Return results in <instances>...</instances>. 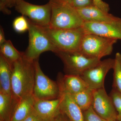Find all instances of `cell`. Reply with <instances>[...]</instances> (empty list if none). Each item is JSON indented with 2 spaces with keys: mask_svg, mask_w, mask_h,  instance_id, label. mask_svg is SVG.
<instances>
[{
  "mask_svg": "<svg viewBox=\"0 0 121 121\" xmlns=\"http://www.w3.org/2000/svg\"><path fill=\"white\" fill-rule=\"evenodd\" d=\"M41 26L56 48V52L79 51L81 41L85 34L82 27L70 29H59L51 28L48 26Z\"/></svg>",
  "mask_w": 121,
  "mask_h": 121,
  "instance_id": "cell-3",
  "label": "cell"
},
{
  "mask_svg": "<svg viewBox=\"0 0 121 121\" xmlns=\"http://www.w3.org/2000/svg\"><path fill=\"white\" fill-rule=\"evenodd\" d=\"M52 15L49 27L70 29L82 27L84 22L77 9L62 0H50Z\"/></svg>",
  "mask_w": 121,
  "mask_h": 121,
  "instance_id": "cell-2",
  "label": "cell"
},
{
  "mask_svg": "<svg viewBox=\"0 0 121 121\" xmlns=\"http://www.w3.org/2000/svg\"><path fill=\"white\" fill-rule=\"evenodd\" d=\"M35 100L32 95L20 100L15 106L10 121H22L25 119L34 110Z\"/></svg>",
  "mask_w": 121,
  "mask_h": 121,
  "instance_id": "cell-16",
  "label": "cell"
},
{
  "mask_svg": "<svg viewBox=\"0 0 121 121\" xmlns=\"http://www.w3.org/2000/svg\"><path fill=\"white\" fill-rule=\"evenodd\" d=\"M15 8L18 13L27 17L35 23L42 26L50 25L52 15V6L50 1L43 5H36L21 0Z\"/></svg>",
  "mask_w": 121,
  "mask_h": 121,
  "instance_id": "cell-8",
  "label": "cell"
},
{
  "mask_svg": "<svg viewBox=\"0 0 121 121\" xmlns=\"http://www.w3.org/2000/svg\"><path fill=\"white\" fill-rule=\"evenodd\" d=\"M93 4L103 11L109 12L110 10L109 4L102 0H92Z\"/></svg>",
  "mask_w": 121,
  "mask_h": 121,
  "instance_id": "cell-26",
  "label": "cell"
},
{
  "mask_svg": "<svg viewBox=\"0 0 121 121\" xmlns=\"http://www.w3.org/2000/svg\"><path fill=\"white\" fill-rule=\"evenodd\" d=\"M21 0H11L10 4H9V8H11L12 7H15L16 5L18 3L19 1Z\"/></svg>",
  "mask_w": 121,
  "mask_h": 121,
  "instance_id": "cell-31",
  "label": "cell"
},
{
  "mask_svg": "<svg viewBox=\"0 0 121 121\" xmlns=\"http://www.w3.org/2000/svg\"><path fill=\"white\" fill-rule=\"evenodd\" d=\"M71 95L82 112L88 109L92 106L94 94L93 90L90 88H87L79 93Z\"/></svg>",
  "mask_w": 121,
  "mask_h": 121,
  "instance_id": "cell-19",
  "label": "cell"
},
{
  "mask_svg": "<svg viewBox=\"0 0 121 121\" xmlns=\"http://www.w3.org/2000/svg\"><path fill=\"white\" fill-rule=\"evenodd\" d=\"M76 9L84 22L121 23V17L115 16L94 5Z\"/></svg>",
  "mask_w": 121,
  "mask_h": 121,
  "instance_id": "cell-12",
  "label": "cell"
},
{
  "mask_svg": "<svg viewBox=\"0 0 121 121\" xmlns=\"http://www.w3.org/2000/svg\"><path fill=\"white\" fill-rule=\"evenodd\" d=\"M55 53L62 61L64 71L67 74L81 75L101 61L87 57L79 51H57Z\"/></svg>",
  "mask_w": 121,
  "mask_h": 121,
  "instance_id": "cell-6",
  "label": "cell"
},
{
  "mask_svg": "<svg viewBox=\"0 0 121 121\" xmlns=\"http://www.w3.org/2000/svg\"><path fill=\"white\" fill-rule=\"evenodd\" d=\"M52 121H70L64 113L60 111V112L57 115Z\"/></svg>",
  "mask_w": 121,
  "mask_h": 121,
  "instance_id": "cell-29",
  "label": "cell"
},
{
  "mask_svg": "<svg viewBox=\"0 0 121 121\" xmlns=\"http://www.w3.org/2000/svg\"><path fill=\"white\" fill-rule=\"evenodd\" d=\"M78 9L94 5L92 0H62Z\"/></svg>",
  "mask_w": 121,
  "mask_h": 121,
  "instance_id": "cell-25",
  "label": "cell"
},
{
  "mask_svg": "<svg viewBox=\"0 0 121 121\" xmlns=\"http://www.w3.org/2000/svg\"><path fill=\"white\" fill-rule=\"evenodd\" d=\"M59 89L61 112L70 121H84L82 111L74 101L71 95L62 88L59 87Z\"/></svg>",
  "mask_w": 121,
  "mask_h": 121,
  "instance_id": "cell-14",
  "label": "cell"
},
{
  "mask_svg": "<svg viewBox=\"0 0 121 121\" xmlns=\"http://www.w3.org/2000/svg\"><path fill=\"white\" fill-rule=\"evenodd\" d=\"M117 40L108 39L94 34L85 33L79 47L81 53L89 58L100 60L112 52Z\"/></svg>",
  "mask_w": 121,
  "mask_h": 121,
  "instance_id": "cell-5",
  "label": "cell"
},
{
  "mask_svg": "<svg viewBox=\"0 0 121 121\" xmlns=\"http://www.w3.org/2000/svg\"><path fill=\"white\" fill-rule=\"evenodd\" d=\"M13 26L15 31L19 33H23L28 31L29 23L28 19L22 15L15 18L13 23Z\"/></svg>",
  "mask_w": 121,
  "mask_h": 121,
  "instance_id": "cell-22",
  "label": "cell"
},
{
  "mask_svg": "<svg viewBox=\"0 0 121 121\" xmlns=\"http://www.w3.org/2000/svg\"><path fill=\"white\" fill-rule=\"evenodd\" d=\"M28 19L29 25V44L26 51L23 52L24 57L28 60L34 61L39 59L43 52L47 51H51L54 53L56 52V48L41 26Z\"/></svg>",
  "mask_w": 121,
  "mask_h": 121,
  "instance_id": "cell-4",
  "label": "cell"
},
{
  "mask_svg": "<svg viewBox=\"0 0 121 121\" xmlns=\"http://www.w3.org/2000/svg\"><path fill=\"white\" fill-rule=\"evenodd\" d=\"M12 67L0 55V92L12 95Z\"/></svg>",
  "mask_w": 121,
  "mask_h": 121,
  "instance_id": "cell-17",
  "label": "cell"
},
{
  "mask_svg": "<svg viewBox=\"0 0 121 121\" xmlns=\"http://www.w3.org/2000/svg\"><path fill=\"white\" fill-rule=\"evenodd\" d=\"M11 0H0V10L4 14L9 15L11 12L9 9Z\"/></svg>",
  "mask_w": 121,
  "mask_h": 121,
  "instance_id": "cell-27",
  "label": "cell"
},
{
  "mask_svg": "<svg viewBox=\"0 0 121 121\" xmlns=\"http://www.w3.org/2000/svg\"><path fill=\"white\" fill-rule=\"evenodd\" d=\"M112 88L121 93V54L116 53L114 58Z\"/></svg>",
  "mask_w": 121,
  "mask_h": 121,
  "instance_id": "cell-21",
  "label": "cell"
},
{
  "mask_svg": "<svg viewBox=\"0 0 121 121\" xmlns=\"http://www.w3.org/2000/svg\"><path fill=\"white\" fill-rule=\"evenodd\" d=\"M57 82L59 86L71 95L79 93L89 88V86L80 75L60 73Z\"/></svg>",
  "mask_w": 121,
  "mask_h": 121,
  "instance_id": "cell-15",
  "label": "cell"
},
{
  "mask_svg": "<svg viewBox=\"0 0 121 121\" xmlns=\"http://www.w3.org/2000/svg\"><path fill=\"white\" fill-rule=\"evenodd\" d=\"M110 96L117 113V121H121V93L112 88Z\"/></svg>",
  "mask_w": 121,
  "mask_h": 121,
  "instance_id": "cell-23",
  "label": "cell"
},
{
  "mask_svg": "<svg viewBox=\"0 0 121 121\" xmlns=\"http://www.w3.org/2000/svg\"></svg>",
  "mask_w": 121,
  "mask_h": 121,
  "instance_id": "cell-32",
  "label": "cell"
},
{
  "mask_svg": "<svg viewBox=\"0 0 121 121\" xmlns=\"http://www.w3.org/2000/svg\"><path fill=\"white\" fill-rule=\"evenodd\" d=\"M22 121H43L33 110L29 115Z\"/></svg>",
  "mask_w": 121,
  "mask_h": 121,
  "instance_id": "cell-28",
  "label": "cell"
},
{
  "mask_svg": "<svg viewBox=\"0 0 121 121\" xmlns=\"http://www.w3.org/2000/svg\"><path fill=\"white\" fill-rule=\"evenodd\" d=\"M0 55L12 65L20 59L23 54V52H20L15 48L9 40L0 45Z\"/></svg>",
  "mask_w": 121,
  "mask_h": 121,
  "instance_id": "cell-20",
  "label": "cell"
},
{
  "mask_svg": "<svg viewBox=\"0 0 121 121\" xmlns=\"http://www.w3.org/2000/svg\"><path fill=\"white\" fill-rule=\"evenodd\" d=\"M60 99H35L34 110L43 121H52L60 112Z\"/></svg>",
  "mask_w": 121,
  "mask_h": 121,
  "instance_id": "cell-13",
  "label": "cell"
},
{
  "mask_svg": "<svg viewBox=\"0 0 121 121\" xmlns=\"http://www.w3.org/2000/svg\"><path fill=\"white\" fill-rule=\"evenodd\" d=\"M7 41L5 37L4 33L2 26L0 27V45L4 43Z\"/></svg>",
  "mask_w": 121,
  "mask_h": 121,
  "instance_id": "cell-30",
  "label": "cell"
},
{
  "mask_svg": "<svg viewBox=\"0 0 121 121\" xmlns=\"http://www.w3.org/2000/svg\"><path fill=\"white\" fill-rule=\"evenodd\" d=\"M84 121H108L102 118L95 111L92 106L83 112Z\"/></svg>",
  "mask_w": 121,
  "mask_h": 121,
  "instance_id": "cell-24",
  "label": "cell"
},
{
  "mask_svg": "<svg viewBox=\"0 0 121 121\" xmlns=\"http://www.w3.org/2000/svg\"><path fill=\"white\" fill-rule=\"evenodd\" d=\"M92 106L102 118L107 121H117V113L112 99L107 94L105 87L93 90Z\"/></svg>",
  "mask_w": 121,
  "mask_h": 121,
  "instance_id": "cell-10",
  "label": "cell"
},
{
  "mask_svg": "<svg viewBox=\"0 0 121 121\" xmlns=\"http://www.w3.org/2000/svg\"><path fill=\"white\" fill-rule=\"evenodd\" d=\"M12 95L15 104L22 99L33 95L35 82L34 61L24 56L12 65Z\"/></svg>",
  "mask_w": 121,
  "mask_h": 121,
  "instance_id": "cell-1",
  "label": "cell"
},
{
  "mask_svg": "<svg viewBox=\"0 0 121 121\" xmlns=\"http://www.w3.org/2000/svg\"><path fill=\"white\" fill-rule=\"evenodd\" d=\"M35 74L33 95L35 99H53L59 97L60 90L57 82L53 81L44 73L39 59L34 61Z\"/></svg>",
  "mask_w": 121,
  "mask_h": 121,
  "instance_id": "cell-7",
  "label": "cell"
},
{
  "mask_svg": "<svg viewBox=\"0 0 121 121\" xmlns=\"http://www.w3.org/2000/svg\"><path fill=\"white\" fill-rule=\"evenodd\" d=\"M82 27L85 33L121 40V23L84 22Z\"/></svg>",
  "mask_w": 121,
  "mask_h": 121,
  "instance_id": "cell-11",
  "label": "cell"
},
{
  "mask_svg": "<svg viewBox=\"0 0 121 121\" xmlns=\"http://www.w3.org/2000/svg\"><path fill=\"white\" fill-rule=\"evenodd\" d=\"M16 105L12 95L0 92V121H10Z\"/></svg>",
  "mask_w": 121,
  "mask_h": 121,
  "instance_id": "cell-18",
  "label": "cell"
},
{
  "mask_svg": "<svg viewBox=\"0 0 121 121\" xmlns=\"http://www.w3.org/2000/svg\"><path fill=\"white\" fill-rule=\"evenodd\" d=\"M114 62V59L111 58L101 60L80 76L92 90L104 88L105 78L108 72L113 69Z\"/></svg>",
  "mask_w": 121,
  "mask_h": 121,
  "instance_id": "cell-9",
  "label": "cell"
}]
</instances>
